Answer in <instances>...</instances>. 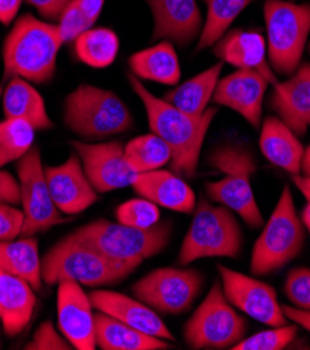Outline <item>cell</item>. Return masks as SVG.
Instances as JSON below:
<instances>
[{"label":"cell","mask_w":310,"mask_h":350,"mask_svg":"<svg viewBox=\"0 0 310 350\" xmlns=\"http://www.w3.org/2000/svg\"><path fill=\"white\" fill-rule=\"evenodd\" d=\"M127 80L133 92L143 102L150 130L170 148L172 172L181 178L193 179L207 131L213 124L217 109L209 108L201 116H190L172 107L165 99L153 95L140 79L129 75Z\"/></svg>","instance_id":"6da1fadb"},{"label":"cell","mask_w":310,"mask_h":350,"mask_svg":"<svg viewBox=\"0 0 310 350\" xmlns=\"http://www.w3.org/2000/svg\"><path fill=\"white\" fill-rule=\"evenodd\" d=\"M63 41L57 27L24 14L12 27L3 42V77L0 95L16 77L32 84H47L56 73L57 53Z\"/></svg>","instance_id":"7a4b0ae2"},{"label":"cell","mask_w":310,"mask_h":350,"mask_svg":"<svg viewBox=\"0 0 310 350\" xmlns=\"http://www.w3.org/2000/svg\"><path fill=\"white\" fill-rule=\"evenodd\" d=\"M139 264L108 258L70 233L59 240L42 258V279L48 286L75 281L81 286L98 288L123 282Z\"/></svg>","instance_id":"3957f363"},{"label":"cell","mask_w":310,"mask_h":350,"mask_svg":"<svg viewBox=\"0 0 310 350\" xmlns=\"http://www.w3.org/2000/svg\"><path fill=\"white\" fill-rule=\"evenodd\" d=\"M63 120L86 142H101L129 131L133 116L126 103L111 90L81 84L67 95Z\"/></svg>","instance_id":"277c9868"},{"label":"cell","mask_w":310,"mask_h":350,"mask_svg":"<svg viewBox=\"0 0 310 350\" xmlns=\"http://www.w3.org/2000/svg\"><path fill=\"white\" fill-rule=\"evenodd\" d=\"M209 163L222 173V178L205 185L207 197L229 208L249 228L263 226L264 219L250 182L257 170L253 154L240 146H221L209 155Z\"/></svg>","instance_id":"5b68a950"},{"label":"cell","mask_w":310,"mask_h":350,"mask_svg":"<svg viewBox=\"0 0 310 350\" xmlns=\"http://www.w3.org/2000/svg\"><path fill=\"white\" fill-rule=\"evenodd\" d=\"M237 215L224 205H214L204 197L197 201L193 221L178 254L181 267L203 258H237L242 252L244 234Z\"/></svg>","instance_id":"8992f818"},{"label":"cell","mask_w":310,"mask_h":350,"mask_svg":"<svg viewBox=\"0 0 310 350\" xmlns=\"http://www.w3.org/2000/svg\"><path fill=\"white\" fill-rule=\"evenodd\" d=\"M111 260L142 264L166 249L172 236V224L158 222L148 229L127 226L108 219H96L70 233Z\"/></svg>","instance_id":"52a82bcc"},{"label":"cell","mask_w":310,"mask_h":350,"mask_svg":"<svg viewBox=\"0 0 310 350\" xmlns=\"http://www.w3.org/2000/svg\"><path fill=\"white\" fill-rule=\"evenodd\" d=\"M305 241L306 228L296 213L292 191L285 186L253 246L252 273L264 276L283 269L300 254Z\"/></svg>","instance_id":"ba28073f"},{"label":"cell","mask_w":310,"mask_h":350,"mask_svg":"<svg viewBox=\"0 0 310 350\" xmlns=\"http://www.w3.org/2000/svg\"><path fill=\"white\" fill-rule=\"evenodd\" d=\"M267 57L271 68L291 76L300 64L310 33V3L266 0Z\"/></svg>","instance_id":"9c48e42d"},{"label":"cell","mask_w":310,"mask_h":350,"mask_svg":"<svg viewBox=\"0 0 310 350\" xmlns=\"http://www.w3.org/2000/svg\"><path fill=\"white\" fill-rule=\"evenodd\" d=\"M248 329V320L228 301L221 281H217L188 320L183 336L192 349L220 350L232 349Z\"/></svg>","instance_id":"30bf717a"},{"label":"cell","mask_w":310,"mask_h":350,"mask_svg":"<svg viewBox=\"0 0 310 350\" xmlns=\"http://www.w3.org/2000/svg\"><path fill=\"white\" fill-rule=\"evenodd\" d=\"M204 285V275L196 268L164 267L139 279L131 292L158 314L179 316L188 311Z\"/></svg>","instance_id":"8fae6325"},{"label":"cell","mask_w":310,"mask_h":350,"mask_svg":"<svg viewBox=\"0 0 310 350\" xmlns=\"http://www.w3.org/2000/svg\"><path fill=\"white\" fill-rule=\"evenodd\" d=\"M17 179L24 214V226L20 237L36 236L70 221L63 217L52 200L38 147H32L17 161Z\"/></svg>","instance_id":"7c38bea8"},{"label":"cell","mask_w":310,"mask_h":350,"mask_svg":"<svg viewBox=\"0 0 310 350\" xmlns=\"http://www.w3.org/2000/svg\"><path fill=\"white\" fill-rule=\"evenodd\" d=\"M217 268L224 295L233 307L270 327L289 324L283 306L279 303L277 291L271 285L221 264Z\"/></svg>","instance_id":"4fadbf2b"},{"label":"cell","mask_w":310,"mask_h":350,"mask_svg":"<svg viewBox=\"0 0 310 350\" xmlns=\"http://www.w3.org/2000/svg\"><path fill=\"white\" fill-rule=\"evenodd\" d=\"M88 180L98 193H111L131 186L135 172L125 157V146L119 142L88 143L72 142Z\"/></svg>","instance_id":"5bb4252c"},{"label":"cell","mask_w":310,"mask_h":350,"mask_svg":"<svg viewBox=\"0 0 310 350\" xmlns=\"http://www.w3.org/2000/svg\"><path fill=\"white\" fill-rule=\"evenodd\" d=\"M57 323L63 336L73 349L94 350L95 314L90 296L75 281L57 284Z\"/></svg>","instance_id":"9a60e30c"},{"label":"cell","mask_w":310,"mask_h":350,"mask_svg":"<svg viewBox=\"0 0 310 350\" xmlns=\"http://www.w3.org/2000/svg\"><path fill=\"white\" fill-rule=\"evenodd\" d=\"M45 178L55 205L66 215H79L98 201V191L88 180L79 155L57 166H47Z\"/></svg>","instance_id":"2e32d148"},{"label":"cell","mask_w":310,"mask_h":350,"mask_svg":"<svg viewBox=\"0 0 310 350\" xmlns=\"http://www.w3.org/2000/svg\"><path fill=\"white\" fill-rule=\"evenodd\" d=\"M268 81L256 70L237 68L218 81L213 100L242 116L259 129L263 119V102Z\"/></svg>","instance_id":"e0dca14e"},{"label":"cell","mask_w":310,"mask_h":350,"mask_svg":"<svg viewBox=\"0 0 310 350\" xmlns=\"http://www.w3.org/2000/svg\"><path fill=\"white\" fill-rule=\"evenodd\" d=\"M154 17L153 41H169L186 46L203 29L196 0H147Z\"/></svg>","instance_id":"ac0fdd59"},{"label":"cell","mask_w":310,"mask_h":350,"mask_svg":"<svg viewBox=\"0 0 310 350\" xmlns=\"http://www.w3.org/2000/svg\"><path fill=\"white\" fill-rule=\"evenodd\" d=\"M88 296L92 307L98 311L105 312L108 316L144 334L175 342L174 334L165 325L158 312L139 299H133L123 293L107 289L94 291Z\"/></svg>","instance_id":"d6986e66"},{"label":"cell","mask_w":310,"mask_h":350,"mask_svg":"<svg viewBox=\"0 0 310 350\" xmlns=\"http://www.w3.org/2000/svg\"><path fill=\"white\" fill-rule=\"evenodd\" d=\"M272 111L298 135L306 134L310 120V63H302L291 77L274 85Z\"/></svg>","instance_id":"ffe728a7"},{"label":"cell","mask_w":310,"mask_h":350,"mask_svg":"<svg viewBox=\"0 0 310 350\" xmlns=\"http://www.w3.org/2000/svg\"><path fill=\"white\" fill-rule=\"evenodd\" d=\"M134 191L143 198L182 214H193L197 198L193 189L172 170H151L137 173L131 185Z\"/></svg>","instance_id":"44dd1931"},{"label":"cell","mask_w":310,"mask_h":350,"mask_svg":"<svg viewBox=\"0 0 310 350\" xmlns=\"http://www.w3.org/2000/svg\"><path fill=\"white\" fill-rule=\"evenodd\" d=\"M214 55L236 68L256 70L266 77L268 84H279L274 70L267 62L266 40L256 31L233 29L227 32L214 45Z\"/></svg>","instance_id":"7402d4cb"},{"label":"cell","mask_w":310,"mask_h":350,"mask_svg":"<svg viewBox=\"0 0 310 350\" xmlns=\"http://www.w3.org/2000/svg\"><path fill=\"white\" fill-rule=\"evenodd\" d=\"M37 292L24 281L0 268V323L6 336L23 334L36 312Z\"/></svg>","instance_id":"603a6c76"},{"label":"cell","mask_w":310,"mask_h":350,"mask_svg":"<svg viewBox=\"0 0 310 350\" xmlns=\"http://www.w3.org/2000/svg\"><path fill=\"white\" fill-rule=\"evenodd\" d=\"M260 151L268 162L292 176L300 173L305 148L299 137L280 118L268 116L264 119L260 133Z\"/></svg>","instance_id":"cb8c5ba5"},{"label":"cell","mask_w":310,"mask_h":350,"mask_svg":"<svg viewBox=\"0 0 310 350\" xmlns=\"http://www.w3.org/2000/svg\"><path fill=\"white\" fill-rule=\"evenodd\" d=\"M95 342L102 350H165L174 347L169 342L139 329L98 311L95 314Z\"/></svg>","instance_id":"d4e9b609"},{"label":"cell","mask_w":310,"mask_h":350,"mask_svg":"<svg viewBox=\"0 0 310 350\" xmlns=\"http://www.w3.org/2000/svg\"><path fill=\"white\" fill-rule=\"evenodd\" d=\"M129 67L137 79L164 85H177L182 76L178 53L174 44L169 41H161L151 48L131 55Z\"/></svg>","instance_id":"484cf974"},{"label":"cell","mask_w":310,"mask_h":350,"mask_svg":"<svg viewBox=\"0 0 310 350\" xmlns=\"http://www.w3.org/2000/svg\"><path fill=\"white\" fill-rule=\"evenodd\" d=\"M3 112L6 119L25 120L36 130H48L53 126L42 95L29 81L18 77L5 87Z\"/></svg>","instance_id":"4316f807"},{"label":"cell","mask_w":310,"mask_h":350,"mask_svg":"<svg viewBox=\"0 0 310 350\" xmlns=\"http://www.w3.org/2000/svg\"><path fill=\"white\" fill-rule=\"evenodd\" d=\"M0 268L27 281L36 292H41L42 258L36 236L0 241Z\"/></svg>","instance_id":"83f0119b"},{"label":"cell","mask_w":310,"mask_h":350,"mask_svg":"<svg viewBox=\"0 0 310 350\" xmlns=\"http://www.w3.org/2000/svg\"><path fill=\"white\" fill-rule=\"evenodd\" d=\"M222 66L224 62L216 63L186 83L166 92L162 99L190 116H201L209 109L207 107L214 96Z\"/></svg>","instance_id":"f1b7e54d"},{"label":"cell","mask_w":310,"mask_h":350,"mask_svg":"<svg viewBox=\"0 0 310 350\" xmlns=\"http://www.w3.org/2000/svg\"><path fill=\"white\" fill-rule=\"evenodd\" d=\"M204 2L207 16L197 44V52L214 46L227 33L237 16L255 0H204Z\"/></svg>","instance_id":"f546056e"},{"label":"cell","mask_w":310,"mask_h":350,"mask_svg":"<svg viewBox=\"0 0 310 350\" xmlns=\"http://www.w3.org/2000/svg\"><path fill=\"white\" fill-rule=\"evenodd\" d=\"M80 62L92 68L109 67L119 52L118 35L109 28H90L75 41Z\"/></svg>","instance_id":"4dcf8cb0"},{"label":"cell","mask_w":310,"mask_h":350,"mask_svg":"<svg viewBox=\"0 0 310 350\" xmlns=\"http://www.w3.org/2000/svg\"><path fill=\"white\" fill-rule=\"evenodd\" d=\"M125 157L135 173H146L170 163L172 152L161 137L151 133L131 138L125 146Z\"/></svg>","instance_id":"1f68e13d"},{"label":"cell","mask_w":310,"mask_h":350,"mask_svg":"<svg viewBox=\"0 0 310 350\" xmlns=\"http://www.w3.org/2000/svg\"><path fill=\"white\" fill-rule=\"evenodd\" d=\"M36 142V129L21 119L0 122V169L21 159Z\"/></svg>","instance_id":"d6a6232c"},{"label":"cell","mask_w":310,"mask_h":350,"mask_svg":"<svg viewBox=\"0 0 310 350\" xmlns=\"http://www.w3.org/2000/svg\"><path fill=\"white\" fill-rule=\"evenodd\" d=\"M116 219L118 222L134 226L148 229L155 226L159 222V206L147 198H131L122 202L116 208Z\"/></svg>","instance_id":"836d02e7"},{"label":"cell","mask_w":310,"mask_h":350,"mask_svg":"<svg viewBox=\"0 0 310 350\" xmlns=\"http://www.w3.org/2000/svg\"><path fill=\"white\" fill-rule=\"evenodd\" d=\"M299 327L294 323V325H281L272 327V329H266L257 332L249 338H244L239 343H236L233 350H283L289 346L296 335Z\"/></svg>","instance_id":"e575fe53"},{"label":"cell","mask_w":310,"mask_h":350,"mask_svg":"<svg viewBox=\"0 0 310 350\" xmlns=\"http://www.w3.org/2000/svg\"><path fill=\"white\" fill-rule=\"evenodd\" d=\"M284 293L294 307L310 311V268H292L285 278Z\"/></svg>","instance_id":"d590c367"},{"label":"cell","mask_w":310,"mask_h":350,"mask_svg":"<svg viewBox=\"0 0 310 350\" xmlns=\"http://www.w3.org/2000/svg\"><path fill=\"white\" fill-rule=\"evenodd\" d=\"M57 31L60 35V40L64 42H75L77 37L87 29H90L92 25L86 18L83 12L79 9L77 3L73 2L68 6L57 20Z\"/></svg>","instance_id":"8d00e7d4"},{"label":"cell","mask_w":310,"mask_h":350,"mask_svg":"<svg viewBox=\"0 0 310 350\" xmlns=\"http://www.w3.org/2000/svg\"><path fill=\"white\" fill-rule=\"evenodd\" d=\"M25 350H70V345L63 334L57 332L52 321L42 323L37 331L34 332L32 338L25 343Z\"/></svg>","instance_id":"74e56055"},{"label":"cell","mask_w":310,"mask_h":350,"mask_svg":"<svg viewBox=\"0 0 310 350\" xmlns=\"http://www.w3.org/2000/svg\"><path fill=\"white\" fill-rule=\"evenodd\" d=\"M23 226V209H17L12 204H0V241L16 240L21 236Z\"/></svg>","instance_id":"f35d334b"},{"label":"cell","mask_w":310,"mask_h":350,"mask_svg":"<svg viewBox=\"0 0 310 350\" xmlns=\"http://www.w3.org/2000/svg\"><path fill=\"white\" fill-rule=\"evenodd\" d=\"M25 2L36 8L44 18L57 21L62 13L76 0H25Z\"/></svg>","instance_id":"ab89813d"},{"label":"cell","mask_w":310,"mask_h":350,"mask_svg":"<svg viewBox=\"0 0 310 350\" xmlns=\"http://www.w3.org/2000/svg\"><path fill=\"white\" fill-rule=\"evenodd\" d=\"M20 183L8 170L0 169V204H20Z\"/></svg>","instance_id":"60d3db41"},{"label":"cell","mask_w":310,"mask_h":350,"mask_svg":"<svg viewBox=\"0 0 310 350\" xmlns=\"http://www.w3.org/2000/svg\"><path fill=\"white\" fill-rule=\"evenodd\" d=\"M283 311L289 321L295 323L298 327H302L303 329L310 332V311L300 310L289 304L283 306Z\"/></svg>","instance_id":"b9f144b4"},{"label":"cell","mask_w":310,"mask_h":350,"mask_svg":"<svg viewBox=\"0 0 310 350\" xmlns=\"http://www.w3.org/2000/svg\"><path fill=\"white\" fill-rule=\"evenodd\" d=\"M76 3L91 25H94L102 12L103 5H105V0H76Z\"/></svg>","instance_id":"7bdbcfd3"},{"label":"cell","mask_w":310,"mask_h":350,"mask_svg":"<svg viewBox=\"0 0 310 350\" xmlns=\"http://www.w3.org/2000/svg\"><path fill=\"white\" fill-rule=\"evenodd\" d=\"M23 0H0V23L10 25L16 18Z\"/></svg>","instance_id":"ee69618b"},{"label":"cell","mask_w":310,"mask_h":350,"mask_svg":"<svg viewBox=\"0 0 310 350\" xmlns=\"http://www.w3.org/2000/svg\"><path fill=\"white\" fill-rule=\"evenodd\" d=\"M294 183L298 187V190L303 194V197L310 201V179L302 176V174H295L294 176Z\"/></svg>","instance_id":"f6af8a7d"},{"label":"cell","mask_w":310,"mask_h":350,"mask_svg":"<svg viewBox=\"0 0 310 350\" xmlns=\"http://www.w3.org/2000/svg\"><path fill=\"white\" fill-rule=\"evenodd\" d=\"M299 174L310 179V144H309V147L305 148L302 162H300V173Z\"/></svg>","instance_id":"bcb514c9"},{"label":"cell","mask_w":310,"mask_h":350,"mask_svg":"<svg viewBox=\"0 0 310 350\" xmlns=\"http://www.w3.org/2000/svg\"><path fill=\"white\" fill-rule=\"evenodd\" d=\"M300 219H302L306 230L310 233V201H307V205L303 208Z\"/></svg>","instance_id":"7dc6e473"},{"label":"cell","mask_w":310,"mask_h":350,"mask_svg":"<svg viewBox=\"0 0 310 350\" xmlns=\"http://www.w3.org/2000/svg\"><path fill=\"white\" fill-rule=\"evenodd\" d=\"M2 323H0V349H2Z\"/></svg>","instance_id":"c3c4849f"},{"label":"cell","mask_w":310,"mask_h":350,"mask_svg":"<svg viewBox=\"0 0 310 350\" xmlns=\"http://www.w3.org/2000/svg\"><path fill=\"white\" fill-rule=\"evenodd\" d=\"M307 51H309V53H310V42H309V45H307Z\"/></svg>","instance_id":"681fc988"},{"label":"cell","mask_w":310,"mask_h":350,"mask_svg":"<svg viewBox=\"0 0 310 350\" xmlns=\"http://www.w3.org/2000/svg\"><path fill=\"white\" fill-rule=\"evenodd\" d=\"M309 127H310V120H309Z\"/></svg>","instance_id":"f907efd6"}]
</instances>
